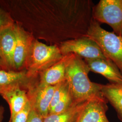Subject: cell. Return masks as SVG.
I'll list each match as a JSON object with an SVG mask.
<instances>
[{
  "label": "cell",
  "instance_id": "cell-1",
  "mask_svg": "<svg viewBox=\"0 0 122 122\" xmlns=\"http://www.w3.org/2000/svg\"><path fill=\"white\" fill-rule=\"evenodd\" d=\"M38 5L39 38L59 45L86 35L95 5L92 0L44 1Z\"/></svg>",
  "mask_w": 122,
  "mask_h": 122
},
{
  "label": "cell",
  "instance_id": "cell-2",
  "mask_svg": "<svg viewBox=\"0 0 122 122\" xmlns=\"http://www.w3.org/2000/svg\"><path fill=\"white\" fill-rule=\"evenodd\" d=\"M90 71L82 57L71 53L66 68L65 81L74 104L95 97L103 96L101 92L102 85L90 81L88 76Z\"/></svg>",
  "mask_w": 122,
  "mask_h": 122
},
{
  "label": "cell",
  "instance_id": "cell-3",
  "mask_svg": "<svg viewBox=\"0 0 122 122\" xmlns=\"http://www.w3.org/2000/svg\"><path fill=\"white\" fill-rule=\"evenodd\" d=\"M63 56L58 45H48L35 38L26 61L25 70L30 78H38L39 73L47 69Z\"/></svg>",
  "mask_w": 122,
  "mask_h": 122
},
{
  "label": "cell",
  "instance_id": "cell-4",
  "mask_svg": "<svg viewBox=\"0 0 122 122\" xmlns=\"http://www.w3.org/2000/svg\"><path fill=\"white\" fill-rule=\"evenodd\" d=\"M86 36L98 44L104 56L112 61L122 74V37L105 30L93 18Z\"/></svg>",
  "mask_w": 122,
  "mask_h": 122
},
{
  "label": "cell",
  "instance_id": "cell-5",
  "mask_svg": "<svg viewBox=\"0 0 122 122\" xmlns=\"http://www.w3.org/2000/svg\"><path fill=\"white\" fill-rule=\"evenodd\" d=\"M92 18L108 25L122 37V0H100L93 8Z\"/></svg>",
  "mask_w": 122,
  "mask_h": 122
},
{
  "label": "cell",
  "instance_id": "cell-6",
  "mask_svg": "<svg viewBox=\"0 0 122 122\" xmlns=\"http://www.w3.org/2000/svg\"><path fill=\"white\" fill-rule=\"evenodd\" d=\"M58 45L63 56L74 53L84 59L106 58L98 44L86 36L65 41Z\"/></svg>",
  "mask_w": 122,
  "mask_h": 122
},
{
  "label": "cell",
  "instance_id": "cell-7",
  "mask_svg": "<svg viewBox=\"0 0 122 122\" xmlns=\"http://www.w3.org/2000/svg\"><path fill=\"white\" fill-rule=\"evenodd\" d=\"M15 44L13 56V69L25 70L26 61L35 37L32 33L25 31L18 24L14 25Z\"/></svg>",
  "mask_w": 122,
  "mask_h": 122
},
{
  "label": "cell",
  "instance_id": "cell-8",
  "mask_svg": "<svg viewBox=\"0 0 122 122\" xmlns=\"http://www.w3.org/2000/svg\"><path fill=\"white\" fill-rule=\"evenodd\" d=\"M57 86L39 85L38 80L28 90L32 108L44 118L48 116L54 91Z\"/></svg>",
  "mask_w": 122,
  "mask_h": 122
},
{
  "label": "cell",
  "instance_id": "cell-9",
  "mask_svg": "<svg viewBox=\"0 0 122 122\" xmlns=\"http://www.w3.org/2000/svg\"><path fill=\"white\" fill-rule=\"evenodd\" d=\"M107 102L104 96L87 100L76 122H109L106 114Z\"/></svg>",
  "mask_w": 122,
  "mask_h": 122
},
{
  "label": "cell",
  "instance_id": "cell-10",
  "mask_svg": "<svg viewBox=\"0 0 122 122\" xmlns=\"http://www.w3.org/2000/svg\"><path fill=\"white\" fill-rule=\"evenodd\" d=\"M0 95L9 105L10 118L24 109L30 102L28 89L21 85L14 86L1 90Z\"/></svg>",
  "mask_w": 122,
  "mask_h": 122
},
{
  "label": "cell",
  "instance_id": "cell-11",
  "mask_svg": "<svg viewBox=\"0 0 122 122\" xmlns=\"http://www.w3.org/2000/svg\"><path fill=\"white\" fill-rule=\"evenodd\" d=\"M90 71L100 74L110 83L122 84V74L118 67L108 59H85Z\"/></svg>",
  "mask_w": 122,
  "mask_h": 122
},
{
  "label": "cell",
  "instance_id": "cell-12",
  "mask_svg": "<svg viewBox=\"0 0 122 122\" xmlns=\"http://www.w3.org/2000/svg\"><path fill=\"white\" fill-rule=\"evenodd\" d=\"M71 53L63 56L60 60L40 72L38 83L45 86H54L65 81L66 68Z\"/></svg>",
  "mask_w": 122,
  "mask_h": 122
},
{
  "label": "cell",
  "instance_id": "cell-13",
  "mask_svg": "<svg viewBox=\"0 0 122 122\" xmlns=\"http://www.w3.org/2000/svg\"><path fill=\"white\" fill-rule=\"evenodd\" d=\"M36 79L29 78L25 70H0V91L16 85H21L28 90Z\"/></svg>",
  "mask_w": 122,
  "mask_h": 122
},
{
  "label": "cell",
  "instance_id": "cell-14",
  "mask_svg": "<svg viewBox=\"0 0 122 122\" xmlns=\"http://www.w3.org/2000/svg\"><path fill=\"white\" fill-rule=\"evenodd\" d=\"M14 25L0 33V52L8 70H14L13 56L15 44Z\"/></svg>",
  "mask_w": 122,
  "mask_h": 122
},
{
  "label": "cell",
  "instance_id": "cell-15",
  "mask_svg": "<svg viewBox=\"0 0 122 122\" xmlns=\"http://www.w3.org/2000/svg\"><path fill=\"white\" fill-rule=\"evenodd\" d=\"M103 96L115 110L119 119L122 121V84L109 83L102 85Z\"/></svg>",
  "mask_w": 122,
  "mask_h": 122
},
{
  "label": "cell",
  "instance_id": "cell-16",
  "mask_svg": "<svg viewBox=\"0 0 122 122\" xmlns=\"http://www.w3.org/2000/svg\"><path fill=\"white\" fill-rule=\"evenodd\" d=\"M86 101L75 104L61 113L49 114L44 118V122H76Z\"/></svg>",
  "mask_w": 122,
  "mask_h": 122
},
{
  "label": "cell",
  "instance_id": "cell-17",
  "mask_svg": "<svg viewBox=\"0 0 122 122\" xmlns=\"http://www.w3.org/2000/svg\"><path fill=\"white\" fill-rule=\"evenodd\" d=\"M74 105L75 104H73L70 91L68 89V91L66 92L62 99L54 108L50 111L49 114L61 113L69 109Z\"/></svg>",
  "mask_w": 122,
  "mask_h": 122
},
{
  "label": "cell",
  "instance_id": "cell-18",
  "mask_svg": "<svg viewBox=\"0 0 122 122\" xmlns=\"http://www.w3.org/2000/svg\"><path fill=\"white\" fill-rule=\"evenodd\" d=\"M15 23L13 19L8 13L0 9V33L13 26Z\"/></svg>",
  "mask_w": 122,
  "mask_h": 122
},
{
  "label": "cell",
  "instance_id": "cell-19",
  "mask_svg": "<svg viewBox=\"0 0 122 122\" xmlns=\"http://www.w3.org/2000/svg\"><path fill=\"white\" fill-rule=\"evenodd\" d=\"M31 109L32 106L30 102L24 109L15 114L13 118H10L9 122H27Z\"/></svg>",
  "mask_w": 122,
  "mask_h": 122
},
{
  "label": "cell",
  "instance_id": "cell-20",
  "mask_svg": "<svg viewBox=\"0 0 122 122\" xmlns=\"http://www.w3.org/2000/svg\"><path fill=\"white\" fill-rule=\"evenodd\" d=\"M27 122H44V118L33 109H31Z\"/></svg>",
  "mask_w": 122,
  "mask_h": 122
},
{
  "label": "cell",
  "instance_id": "cell-21",
  "mask_svg": "<svg viewBox=\"0 0 122 122\" xmlns=\"http://www.w3.org/2000/svg\"><path fill=\"white\" fill-rule=\"evenodd\" d=\"M0 70H8L7 67L5 65L4 61H3L0 52Z\"/></svg>",
  "mask_w": 122,
  "mask_h": 122
},
{
  "label": "cell",
  "instance_id": "cell-22",
  "mask_svg": "<svg viewBox=\"0 0 122 122\" xmlns=\"http://www.w3.org/2000/svg\"><path fill=\"white\" fill-rule=\"evenodd\" d=\"M5 109L3 106H0V122H2V120L4 118Z\"/></svg>",
  "mask_w": 122,
  "mask_h": 122
}]
</instances>
